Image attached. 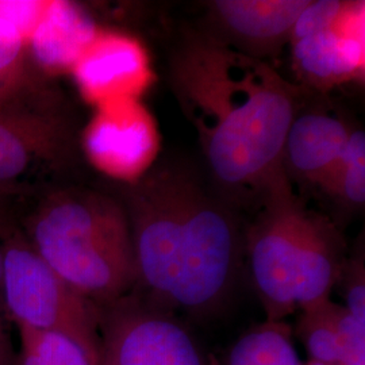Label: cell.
Listing matches in <instances>:
<instances>
[{"label":"cell","instance_id":"22","mask_svg":"<svg viewBox=\"0 0 365 365\" xmlns=\"http://www.w3.org/2000/svg\"><path fill=\"white\" fill-rule=\"evenodd\" d=\"M1 272H3V245L0 244V283H1Z\"/></svg>","mask_w":365,"mask_h":365},{"label":"cell","instance_id":"23","mask_svg":"<svg viewBox=\"0 0 365 365\" xmlns=\"http://www.w3.org/2000/svg\"><path fill=\"white\" fill-rule=\"evenodd\" d=\"M302 365H325V364H321V363H315V361H312V360H310V361H309V363H307V364H302Z\"/></svg>","mask_w":365,"mask_h":365},{"label":"cell","instance_id":"8","mask_svg":"<svg viewBox=\"0 0 365 365\" xmlns=\"http://www.w3.org/2000/svg\"><path fill=\"white\" fill-rule=\"evenodd\" d=\"M37 91V90H36ZM31 87L0 103V184L68 156L71 133L54 103Z\"/></svg>","mask_w":365,"mask_h":365},{"label":"cell","instance_id":"2","mask_svg":"<svg viewBox=\"0 0 365 365\" xmlns=\"http://www.w3.org/2000/svg\"><path fill=\"white\" fill-rule=\"evenodd\" d=\"M123 206L135 261L133 291L173 314L220 310L244 253L230 206L194 172L165 163L131 184Z\"/></svg>","mask_w":365,"mask_h":365},{"label":"cell","instance_id":"5","mask_svg":"<svg viewBox=\"0 0 365 365\" xmlns=\"http://www.w3.org/2000/svg\"><path fill=\"white\" fill-rule=\"evenodd\" d=\"M0 298L18 327L61 333L98 365L99 307L56 274L29 242L11 240L3 245Z\"/></svg>","mask_w":365,"mask_h":365},{"label":"cell","instance_id":"15","mask_svg":"<svg viewBox=\"0 0 365 365\" xmlns=\"http://www.w3.org/2000/svg\"><path fill=\"white\" fill-rule=\"evenodd\" d=\"M215 365H302L286 321L264 322L235 341L223 363Z\"/></svg>","mask_w":365,"mask_h":365},{"label":"cell","instance_id":"1","mask_svg":"<svg viewBox=\"0 0 365 365\" xmlns=\"http://www.w3.org/2000/svg\"><path fill=\"white\" fill-rule=\"evenodd\" d=\"M170 84L192 123L212 179L230 197L261 203L291 187L283 149L299 93L267 61L214 33L184 39L170 60Z\"/></svg>","mask_w":365,"mask_h":365},{"label":"cell","instance_id":"13","mask_svg":"<svg viewBox=\"0 0 365 365\" xmlns=\"http://www.w3.org/2000/svg\"><path fill=\"white\" fill-rule=\"evenodd\" d=\"M289 43L297 75L313 88L325 91L364 78L365 39L348 38L329 27Z\"/></svg>","mask_w":365,"mask_h":365},{"label":"cell","instance_id":"12","mask_svg":"<svg viewBox=\"0 0 365 365\" xmlns=\"http://www.w3.org/2000/svg\"><path fill=\"white\" fill-rule=\"evenodd\" d=\"M295 333L312 361L325 365H365V324L330 299L300 310Z\"/></svg>","mask_w":365,"mask_h":365},{"label":"cell","instance_id":"19","mask_svg":"<svg viewBox=\"0 0 365 365\" xmlns=\"http://www.w3.org/2000/svg\"><path fill=\"white\" fill-rule=\"evenodd\" d=\"M341 7L342 0H309V4L300 13L294 25L289 42L329 29L339 15Z\"/></svg>","mask_w":365,"mask_h":365},{"label":"cell","instance_id":"10","mask_svg":"<svg viewBox=\"0 0 365 365\" xmlns=\"http://www.w3.org/2000/svg\"><path fill=\"white\" fill-rule=\"evenodd\" d=\"M309 0H217L210 3L220 33L237 51L262 60L289 42L294 25Z\"/></svg>","mask_w":365,"mask_h":365},{"label":"cell","instance_id":"18","mask_svg":"<svg viewBox=\"0 0 365 365\" xmlns=\"http://www.w3.org/2000/svg\"><path fill=\"white\" fill-rule=\"evenodd\" d=\"M26 36L0 18V103L31 87L26 69Z\"/></svg>","mask_w":365,"mask_h":365},{"label":"cell","instance_id":"20","mask_svg":"<svg viewBox=\"0 0 365 365\" xmlns=\"http://www.w3.org/2000/svg\"><path fill=\"white\" fill-rule=\"evenodd\" d=\"M339 280L342 282L344 288V307L359 322L365 324V267L363 253L356 255L352 260L345 261Z\"/></svg>","mask_w":365,"mask_h":365},{"label":"cell","instance_id":"9","mask_svg":"<svg viewBox=\"0 0 365 365\" xmlns=\"http://www.w3.org/2000/svg\"><path fill=\"white\" fill-rule=\"evenodd\" d=\"M80 91L96 105L137 99L156 81L149 53L140 39L98 31L72 68Z\"/></svg>","mask_w":365,"mask_h":365},{"label":"cell","instance_id":"16","mask_svg":"<svg viewBox=\"0 0 365 365\" xmlns=\"http://www.w3.org/2000/svg\"><path fill=\"white\" fill-rule=\"evenodd\" d=\"M321 190L348 209L365 203V133L353 129L348 144Z\"/></svg>","mask_w":365,"mask_h":365},{"label":"cell","instance_id":"6","mask_svg":"<svg viewBox=\"0 0 365 365\" xmlns=\"http://www.w3.org/2000/svg\"><path fill=\"white\" fill-rule=\"evenodd\" d=\"M98 365H215L176 314L135 291L99 307Z\"/></svg>","mask_w":365,"mask_h":365},{"label":"cell","instance_id":"3","mask_svg":"<svg viewBox=\"0 0 365 365\" xmlns=\"http://www.w3.org/2000/svg\"><path fill=\"white\" fill-rule=\"evenodd\" d=\"M244 253L267 322L330 299L346 261L336 225L306 209L292 185L261 203Z\"/></svg>","mask_w":365,"mask_h":365},{"label":"cell","instance_id":"7","mask_svg":"<svg viewBox=\"0 0 365 365\" xmlns=\"http://www.w3.org/2000/svg\"><path fill=\"white\" fill-rule=\"evenodd\" d=\"M84 148L98 170L135 184L156 165L161 148L156 118L137 99L101 106L84 133Z\"/></svg>","mask_w":365,"mask_h":365},{"label":"cell","instance_id":"11","mask_svg":"<svg viewBox=\"0 0 365 365\" xmlns=\"http://www.w3.org/2000/svg\"><path fill=\"white\" fill-rule=\"evenodd\" d=\"M342 118L314 110L297 114L289 125L283 168L289 182L322 187L352 134Z\"/></svg>","mask_w":365,"mask_h":365},{"label":"cell","instance_id":"17","mask_svg":"<svg viewBox=\"0 0 365 365\" xmlns=\"http://www.w3.org/2000/svg\"><path fill=\"white\" fill-rule=\"evenodd\" d=\"M21 336L19 365H95L73 339L57 331L18 327Z\"/></svg>","mask_w":365,"mask_h":365},{"label":"cell","instance_id":"4","mask_svg":"<svg viewBox=\"0 0 365 365\" xmlns=\"http://www.w3.org/2000/svg\"><path fill=\"white\" fill-rule=\"evenodd\" d=\"M30 237L39 257L98 307L134 289L130 222L115 199L90 191L57 192L34 215Z\"/></svg>","mask_w":365,"mask_h":365},{"label":"cell","instance_id":"21","mask_svg":"<svg viewBox=\"0 0 365 365\" xmlns=\"http://www.w3.org/2000/svg\"><path fill=\"white\" fill-rule=\"evenodd\" d=\"M0 365H11L10 344L1 324V318H0Z\"/></svg>","mask_w":365,"mask_h":365},{"label":"cell","instance_id":"14","mask_svg":"<svg viewBox=\"0 0 365 365\" xmlns=\"http://www.w3.org/2000/svg\"><path fill=\"white\" fill-rule=\"evenodd\" d=\"M98 29L66 1L49 3L34 33L39 61L52 69L73 68L80 56L90 46Z\"/></svg>","mask_w":365,"mask_h":365}]
</instances>
